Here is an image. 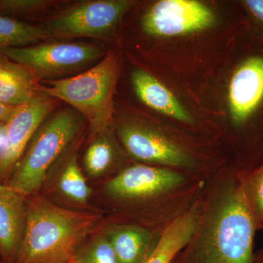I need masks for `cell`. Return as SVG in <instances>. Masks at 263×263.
Returning a JSON list of instances; mask_svg holds the SVG:
<instances>
[{"instance_id":"19","label":"cell","mask_w":263,"mask_h":263,"mask_svg":"<svg viewBox=\"0 0 263 263\" xmlns=\"http://www.w3.org/2000/svg\"><path fill=\"white\" fill-rule=\"evenodd\" d=\"M60 188L62 193L75 201H87L91 191L76 158L71 160L64 171L60 179Z\"/></svg>"},{"instance_id":"1","label":"cell","mask_w":263,"mask_h":263,"mask_svg":"<svg viewBox=\"0 0 263 263\" xmlns=\"http://www.w3.org/2000/svg\"><path fill=\"white\" fill-rule=\"evenodd\" d=\"M27 226L15 263H72L96 217L45 203L27 206Z\"/></svg>"},{"instance_id":"24","label":"cell","mask_w":263,"mask_h":263,"mask_svg":"<svg viewBox=\"0 0 263 263\" xmlns=\"http://www.w3.org/2000/svg\"><path fill=\"white\" fill-rule=\"evenodd\" d=\"M18 108V107H17ZM17 108L7 106L0 103V124H5L14 114Z\"/></svg>"},{"instance_id":"4","label":"cell","mask_w":263,"mask_h":263,"mask_svg":"<svg viewBox=\"0 0 263 263\" xmlns=\"http://www.w3.org/2000/svg\"><path fill=\"white\" fill-rule=\"evenodd\" d=\"M81 127L76 110H60L38 129L35 137L7 183L13 191L25 196L42 186L48 169L75 138Z\"/></svg>"},{"instance_id":"5","label":"cell","mask_w":263,"mask_h":263,"mask_svg":"<svg viewBox=\"0 0 263 263\" xmlns=\"http://www.w3.org/2000/svg\"><path fill=\"white\" fill-rule=\"evenodd\" d=\"M0 53L22 64L39 78L54 79L76 72L98 60V46L81 43H46L0 49Z\"/></svg>"},{"instance_id":"11","label":"cell","mask_w":263,"mask_h":263,"mask_svg":"<svg viewBox=\"0 0 263 263\" xmlns=\"http://www.w3.org/2000/svg\"><path fill=\"white\" fill-rule=\"evenodd\" d=\"M119 133L129 153L138 160L173 166H186L193 163V160L186 152L148 128L126 125L120 128Z\"/></svg>"},{"instance_id":"15","label":"cell","mask_w":263,"mask_h":263,"mask_svg":"<svg viewBox=\"0 0 263 263\" xmlns=\"http://www.w3.org/2000/svg\"><path fill=\"white\" fill-rule=\"evenodd\" d=\"M199 222L200 213L196 209L175 219L141 263L174 262L181 249L191 241Z\"/></svg>"},{"instance_id":"18","label":"cell","mask_w":263,"mask_h":263,"mask_svg":"<svg viewBox=\"0 0 263 263\" xmlns=\"http://www.w3.org/2000/svg\"><path fill=\"white\" fill-rule=\"evenodd\" d=\"M257 230H263V164L241 178Z\"/></svg>"},{"instance_id":"9","label":"cell","mask_w":263,"mask_h":263,"mask_svg":"<svg viewBox=\"0 0 263 263\" xmlns=\"http://www.w3.org/2000/svg\"><path fill=\"white\" fill-rule=\"evenodd\" d=\"M228 100L232 120L242 126L263 101V57H251L235 70L230 80Z\"/></svg>"},{"instance_id":"23","label":"cell","mask_w":263,"mask_h":263,"mask_svg":"<svg viewBox=\"0 0 263 263\" xmlns=\"http://www.w3.org/2000/svg\"><path fill=\"white\" fill-rule=\"evenodd\" d=\"M243 3L252 17L263 25V0H246Z\"/></svg>"},{"instance_id":"10","label":"cell","mask_w":263,"mask_h":263,"mask_svg":"<svg viewBox=\"0 0 263 263\" xmlns=\"http://www.w3.org/2000/svg\"><path fill=\"white\" fill-rule=\"evenodd\" d=\"M184 181L182 175L176 171L138 164L110 180L106 190L116 197L141 198L167 191Z\"/></svg>"},{"instance_id":"16","label":"cell","mask_w":263,"mask_h":263,"mask_svg":"<svg viewBox=\"0 0 263 263\" xmlns=\"http://www.w3.org/2000/svg\"><path fill=\"white\" fill-rule=\"evenodd\" d=\"M119 263H141L150 252V235L139 228L114 232L109 240Z\"/></svg>"},{"instance_id":"14","label":"cell","mask_w":263,"mask_h":263,"mask_svg":"<svg viewBox=\"0 0 263 263\" xmlns=\"http://www.w3.org/2000/svg\"><path fill=\"white\" fill-rule=\"evenodd\" d=\"M40 79L26 66L0 53V103L22 106L40 92Z\"/></svg>"},{"instance_id":"7","label":"cell","mask_w":263,"mask_h":263,"mask_svg":"<svg viewBox=\"0 0 263 263\" xmlns=\"http://www.w3.org/2000/svg\"><path fill=\"white\" fill-rule=\"evenodd\" d=\"M57 103L56 99L40 91L28 103L18 107L5 123L4 144L0 153V181L9 180L29 142Z\"/></svg>"},{"instance_id":"20","label":"cell","mask_w":263,"mask_h":263,"mask_svg":"<svg viewBox=\"0 0 263 263\" xmlns=\"http://www.w3.org/2000/svg\"><path fill=\"white\" fill-rule=\"evenodd\" d=\"M114 150L108 140L100 138L86 150L84 164L91 176H98L103 174L111 164Z\"/></svg>"},{"instance_id":"27","label":"cell","mask_w":263,"mask_h":263,"mask_svg":"<svg viewBox=\"0 0 263 263\" xmlns=\"http://www.w3.org/2000/svg\"><path fill=\"white\" fill-rule=\"evenodd\" d=\"M8 188V186H6L5 184H3V183H0V192L3 191V190H7Z\"/></svg>"},{"instance_id":"17","label":"cell","mask_w":263,"mask_h":263,"mask_svg":"<svg viewBox=\"0 0 263 263\" xmlns=\"http://www.w3.org/2000/svg\"><path fill=\"white\" fill-rule=\"evenodd\" d=\"M50 37L44 27L0 15V49L29 46Z\"/></svg>"},{"instance_id":"28","label":"cell","mask_w":263,"mask_h":263,"mask_svg":"<svg viewBox=\"0 0 263 263\" xmlns=\"http://www.w3.org/2000/svg\"><path fill=\"white\" fill-rule=\"evenodd\" d=\"M0 263H10V262H6V261L4 260V259H3L1 258V257H0Z\"/></svg>"},{"instance_id":"22","label":"cell","mask_w":263,"mask_h":263,"mask_svg":"<svg viewBox=\"0 0 263 263\" xmlns=\"http://www.w3.org/2000/svg\"><path fill=\"white\" fill-rule=\"evenodd\" d=\"M74 263H119L110 241L100 240Z\"/></svg>"},{"instance_id":"8","label":"cell","mask_w":263,"mask_h":263,"mask_svg":"<svg viewBox=\"0 0 263 263\" xmlns=\"http://www.w3.org/2000/svg\"><path fill=\"white\" fill-rule=\"evenodd\" d=\"M214 22L212 10L200 2L162 0L147 10L141 26L150 35L172 37L203 30Z\"/></svg>"},{"instance_id":"6","label":"cell","mask_w":263,"mask_h":263,"mask_svg":"<svg viewBox=\"0 0 263 263\" xmlns=\"http://www.w3.org/2000/svg\"><path fill=\"white\" fill-rule=\"evenodd\" d=\"M130 5L124 0L86 2L53 17L44 27L51 37H100L114 29Z\"/></svg>"},{"instance_id":"25","label":"cell","mask_w":263,"mask_h":263,"mask_svg":"<svg viewBox=\"0 0 263 263\" xmlns=\"http://www.w3.org/2000/svg\"><path fill=\"white\" fill-rule=\"evenodd\" d=\"M5 124H0V153L3 149V144H4L5 133H4Z\"/></svg>"},{"instance_id":"12","label":"cell","mask_w":263,"mask_h":263,"mask_svg":"<svg viewBox=\"0 0 263 263\" xmlns=\"http://www.w3.org/2000/svg\"><path fill=\"white\" fill-rule=\"evenodd\" d=\"M27 216L23 195L9 186L0 192V257L6 262L16 260L25 233Z\"/></svg>"},{"instance_id":"2","label":"cell","mask_w":263,"mask_h":263,"mask_svg":"<svg viewBox=\"0 0 263 263\" xmlns=\"http://www.w3.org/2000/svg\"><path fill=\"white\" fill-rule=\"evenodd\" d=\"M255 222L241 178L228 188L202 240L176 263H253Z\"/></svg>"},{"instance_id":"21","label":"cell","mask_w":263,"mask_h":263,"mask_svg":"<svg viewBox=\"0 0 263 263\" xmlns=\"http://www.w3.org/2000/svg\"><path fill=\"white\" fill-rule=\"evenodd\" d=\"M49 0H0V15L15 19L34 14L53 4Z\"/></svg>"},{"instance_id":"13","label":"cell","mask_w":263,"mask_h":263,"mask_svg":"<svg viewBox=\"0 0 263 263\" xmlns=\"http://www.w3.org/2000/svg\"><path fill=\"white\" fill-rule=\"evenodd\" d=\"M132 84L138 98L148 108L179 122L193 123V118L175 95L149 72L135 69Z\"/></svg>"},{"instance_id":"26","label":"cell","mask_w":263,"mask_h":263,"mask_svg":"<svg viewBox=\"0 0 263 263\" xmlns=\"http://www.w3.org/2000/svg\"><path fill=\"white\" fill-rule=\"evenodd\" d=\"M253 263H263V248L254 254Z\"/></svg>"},{"instance_id":"3","label":"cell","mask_w":263,"mask_h":263,"mask_svg":"<svg viewBox=\"0 0 263 263\" xmlns=\"http://www.w3.org/2000/svg\"><path fill=\"white\" fill-rule=\"evenodd\" d=\"M117 73V54L111 52L80 74L44 81L40 91L69 104L87 119L92 132L100 133L111 122Z\"/></svg>"}]
</instances>
